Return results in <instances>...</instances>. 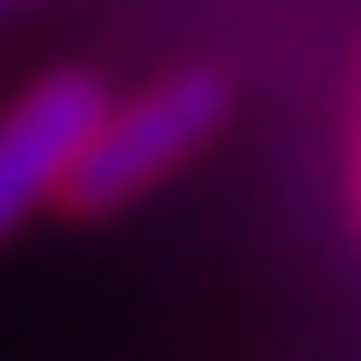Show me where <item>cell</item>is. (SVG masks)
<instances>
[{
    "label": "cell",
    "mask_w": 361,
    "mask_h": 361,
    "mask_svg": "<svg viewBox=\"0 0 361 361\" xmlns=\"http://www.w3.org/2000/svg\"><path fill=\"white\" fill-rule=\"evenodd\" d=\"M102 116H109V87L80 66H58L44 80H29L0 109V238L22 231L51 195L73 188L80 152L94 145Z\"/></svg>",
    "instance_id": "cell-2"
},
{
    "label": "cell",
    "mask_w": 361,
    "mask_h": 361,
    "mask_svg": "<svg viewBox=\"0 0 361 361\" xmlns=\"http://www.w3.org/2000/svg\"><path fill=\"white\" fill-rule=\"evenodd\" d=\"M347 195H354V224H361V73H354V152H347Z\"/></svg>",
    "instance_id": "cell-3"
},
{
    "label": "cell",
    "mask_w": 361,
    "mask_h": 361,
    "mask_svg": "<svg viewBox=\"0 0 361 361\" xmlns=\"http://www.w3.org/2000/svg\"><path fill=\"white\" fill-rule=\"evenodd\" d=\"M231 80L217 66H173L152 87H137L130 102H109L94 145L80 152V173L66 202L102 217V209H123L145 188H159L173 166H188L209 137L231 123Z\"/></svg>",
    "instance_id": "cell-1"
}]
</instances>
